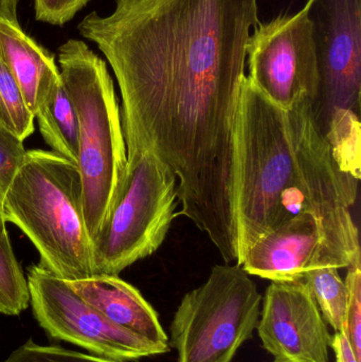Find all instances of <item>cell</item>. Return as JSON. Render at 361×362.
<instances>
[{"mask_svg":"<svg viewBox=\"0 0 361 362\" xmlns=\"http://www.w3.org/2000/svg\"><path fill=\"white\" fill-rule=\"evenodd\" d=\"M29 305L27 278L6 230L0 233V314L18 316Z\"/></svg>","mask_w":361,"mask_h":362,"instance_id":"2e32d148","label":"cell"},{"mask_svg":"<svg viewBox=\"0 0 361 362\" xmlns=\"http://www.w3.org/2000/svg\"><path fill=\"white\" fill-rule=\"evenodd\" d=\"M0 122L21 141L33 134L35 119L25 105L18 85L0 59Z\"/></svg>","mask_w":361,"mask_h":362,"instance_id":"e0dca14e","label":"cell"},{"mask_svg":"<svg viewBox=\"0 0 361 362\" xmlns=\"http://www.w3.org/2000/svg\"><path fill=\"white\" fill-rule=\"evenodd\" d=\"M330 346L334 351L337 362H358L345 334L335 333L331 338Z\"/></svg>","mask_w":361,"mask_h":362,"instance_id":"7402d4cb","label":"cell"},{"mask_svg":"<svg viewBox=\"0 0 361 362\" xmlns=\"http://www.w3.org/2000/svg\"><path fill=\"white\" fill-rule=\"evenodd\" d=\"M313 99L284 110L246 76L237 127V211L244 252L261 236L301 213L317 219L338 269L361 255L351 209L358 183L337 167L314 120Z\"/></svg>","mask_w":361,"mask_h":362,"instance_id":"7a4b0ae2","label":"cell"},{"mask_svg":"<svg viewBox=\"0 0 361 362\" xmlns=\"http://www.w3.org/2000/svg\"><path fill=\"white\" fill-rule=\"evenodd\" d=\"M262 301L256 329L275 362H329L332 336L302 280L271 282Z\"/></svg>","mask_w":361,"mask_h":362,"instance_id":"30bf717a","label":"cell"},{"mask_svg":"<svg viewBox=\"0 0 361 362\" xmlns=\"http://www.w3.org/2000/svg\"><path fill=\"white\" fill-rule=\"evenodd\" d=\"M262 300L242 266H214L174 315L170 344L177 362H232L258 327Z\"/></svg>","mask_w":361,"mask_h":362,"instance_id":"52a82bcc","label":"cell"},{"mask_svg":"<svg viewBox=\"0 0 361 362\" xmlns=\"http://www.w3.org/2000/svg\"><path fill=\"white\" fill-rule=\"evenodd\" d=\"M1 211L4 221L29 238L40 265L54 276L68 282L95 276L78 165L52 151H27Z\"/></svg>","mask_w":361,"mask_h":362,"instance_id":"3957f363","label":"cell"},{"mask_svg":"<svg viewBox=\"0 0 361 362\" xmlns=\"http://www.w3.org/2000/svg\"><path fill=\"white\" fill-rule=\"evenodd\" d=\"M61 82L78 120V165L83 211L91 240L107 219L122 187L127 155L121 112L105 62L84 42L59 48Z\"/></svg>","mask_w":361,"mask_h":362,"instance_id":"277c9868","label":"cell"},{"mask_svg":"<svg viewBox=\"0 0 361 362\" xmlns=\"http://www.w3.org/2000/svg\"><path fill=\"white\" fill-rule=\"evenodd\" d=\"M258 0H117L91 12L122 98L126 155L154 154L177 180L179 214L213 244L239 234L237 127Z\"/></svg>","mask_w":361,"mask_h":362,"instance_id":"6da1fadb","label":"cell"},{"mask_svg":"<svg viewBox=\"0 0 361 362\" xmlns=\"http://www.w3.org/2000/svg\"><path fill=\"white\" fill-rule=\"evenodd\" d=\"M302 281L309 287L326 323L336 333L345 334L348 289L338 269L315 268L305 274Z\"/></svg>","mask_w":361,"mask_h":362,"instance_id":"9a60e30c","label":"cell"},{"mask_svg":"<svg viewBox=\"0 0 361 362\" xmlns=\"http://www.w3.org/2000/svg\"><path fill=\"white\" fill-rule=\"evenodd\" d=\"M83 300L114 325L170 350L158 315L137 288L119 276L95 274L68 282Z\"/></svg>","mask_w":361,"mask_h":362,"instance_id":"7c38bea8","label":"cell"},{"mask_svg":"<svg viewBox=\"0 0 361 362\" xmlns=\"http://www.w3.org/2000/svg\"><path fill=\"white\" fill-rule=\"evenodd\" d=\"M6 221H4V216H2L1 209H0V233L6 231Z\"/></svg>","mask_w":361,"mask_h":362,"instance_id":"cb8c5ba5","label":"cell"},{"mask_svg":"<svg viewBox=\"0 0 361 362\" xmlns=\"http://www.w3.org/2000/svg\"><path fill=\"white\" fill-rule=\"evenodd\" d=\"M30 305L40 327L52 339L69 342L110 361H137L169 352L106 319L70 286L40 265L27 274Z\"/></svg>","mask_w":361,"mask_h":362,"instance_id":"ba28073f","label":"cell"},{"mask_svg":"<svg viewBox=\"0 0 361 362\" xmlns=\"http://www.w3.org/2000/svg\"><path fill=\"white\" fill-rule=\"evenodd\" d=\"M23 142L0 122V209L4 194L25 157ZM2 212V211H1Z\"/></svg>","mask_w":361,"mask_h":362,"instance_id":"ffe728a7","label":"cell"},{"mask_svg":"<svg viewBox=\"0 0 361 362\" xmlns=\"http://www.w3.org/2000/svg\"><path fill=\"white\" fill-rule=\"evenodd\" d=\"M0 59L18 85L25 105L35 119L61 84L54 57L28 36L19 23L0 19Z\"/></svg>","mask_w":361,"mask_h":362,"instance_id":"4fadbf2b","label":"cell"},{"mask_svg":"<svg viewBox=\"0 0 361 362\" xmlns=\"http://www.w3.org/2000/svg\"><path fill=\"white\" fill-rule=\"evenodd\" d=\"M304 8L317 59L314 120L341 173L360 181L361 0H307Z\"/></svg>","mask_w":361,"mask_h":362,"instance_id":"5b68a950","label":"cell"},{"mask_svg":"<svg viewBox=\"0 0 361 362\" xmlns=\"http://www.w3.org/2000/svg\"><path fill=\"white\" fill-rule=\"evenodd\" d=\"M179 204L177 180L152 153L127 156L122 187L93 240L95 274L119 276L165 242Z\"/></svg>","mask_w":361,"mask_h":362,"instance_id":"8992f818","label":"cell"},{"mask_svg":"<svg viewBox=\"0 0 361 362\" xmlns=\"http://www.w3.org/2000/svg\"><path fill=\"white\" fill-rule=\"evenodd\" d=\"M18 0H0V19L18 23Z\"/></svg>","mask_w":361,"mask_h":362,"instance_id":"603a6c76","label":"cell"},{"mask_svg":"<svg viewBox=\"0 0 361 362\" xmlns=\"http://www.w3.org/2000/svg\"><path fill=\"white\" fill-rule=\"evenodd\" d=\"M90 0H34L35 18L53 25L71 21Z\"/></svg>","mask_w":361,"mask_h":362,"instance_id":"44dd1931","label":"cell"},{"mask_svg":"<svg viewBox=\"0 0 361 362\" xmlns=\"http://www.w3.org/2000/svg\"><path fill=\"white\" fill-rule=\"evenodd\" d=\"M348 268L345 285L348 289L347 315L345 334L355 358L361 362V255Z\"/></svg>","mask_w":361,"mask_h":362,"instance_id":"ac0fdd59","label":"cell"},{"mask_svg":"<svg viewBox=\"0 0 361 362\" xmlns=\"http://www.w3.org/2000/svg\"><path fill=\"white\" fill-rule=\"evenodd\" d=\"M42 139L51 151L76 165L78 157V120L76 108L63 82L50 101L36 114Z\"/></svg>","mask_w":361,"mask_h":362,"instance_id":"5bb4252c","label":"cell"},{"mask_svg":"<svg viewBox=\"0 0 361 362\" xmlns=\"http://www.w3.org/2000/svg\"><path fill=\"white\" fill-rule=\"evenodd\" d=\"M241 266L249 276L271 282L302 280L315 268H337L319 223L309 213L296 215L261 236L244 252Z\"/></svg>","mask_w":361,"mask_h":362,"instance_id":"8fae6325","label":"cell"},{"mask_svg":"<svg viewBox=\"0 0 361 362\" xmlns=\"http://www.w3.org/2000/svg\"><path fill=\"white\" fill-rule=\"evenodd\" d=\"M247 78L273 103L288 110L301 98L315 100L317 59L313 25L304 8L259 23L248 40Z\"/></svg>","mask_w":361,"mask_h":362,"instance_id":"9c48e42d","label":"cell"},{"mask_svg":"<svg viewBox=\"0 0 361 362\" xmlns=\"http://www.w3.org/2000/svg\"><path fill=\"white\" fill-rule=\"evenodd\" d=\"M4 362H119L95 355L74 352L57 346H40L33 340L13 351Z\"/></svg>","mask_w":361,"mask_h":362,"instance_id":"d6986e66","label":"cell"}]
</instances>
